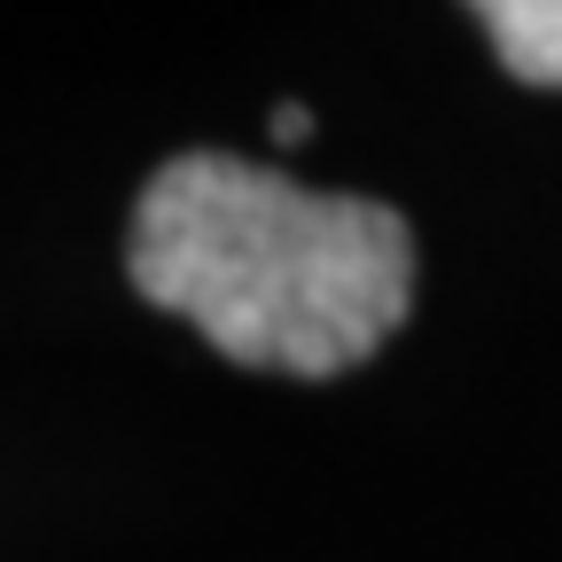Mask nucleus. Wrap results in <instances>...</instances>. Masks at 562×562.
Instances as JSON below:
<instances>
[{
	"mask_svg": "<svg viewBox=\"0 0 562 562\" xmlns=\"http://www.w3.org/2000/svg\"><path fill=\"white\" fill-rule=\"evenodd\" d=\"M125 273L220 360L321 383L375 360L414 313V227L391 203L188 149L140 188Z\"/></svg>",
	"mask_w": 562,
	"mask_h": 562,
	"instance_id": "obj_1",
	"label": "nucleus"
},
{
	"mask_svg": "<svg viewBox=\"0 0 562 562\" xmlns=\"http://www.w3.org/2000/svg\"><path fill=\"white\" fill-rule=\"evenodd\" d=\"M476 32L524 87H562V0H484Z\"/></svg>",
	"mask_w": 562,
	"mask_h": 562,
	"instance_id": "obj_2",
	"label": "nucleus"
},
{
	"mask_svg": "<svg viewBox=\"0 0 562 562\" xmlns=\"http://www.w3.org/2000/svg\"><path fill=\"white\" fill-rule=\"evenodd\" d=\"M266 133H273V140H281V149H297V140H305V133H313V110H305V102H281V110H273V117H266Z\"/></svg>",
	"mask_w": 562,
	"mask_h": 562,
	"instance_id": "obj_3",
	"label": "nucleus"
}]
</instances>
